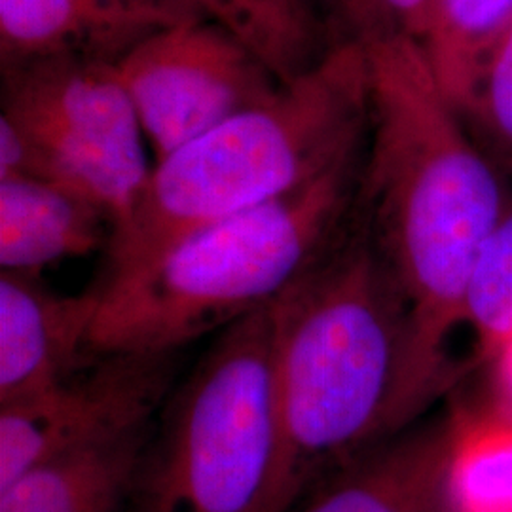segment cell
Here are the masks:
<instances>
[{
    "mask_svg": "<svg viewBox=\"0 0 512 512\" xmlns=\"http://www.w3.org/2000/svg\"><path fill=\"white\" fill-rule=\"evenodd\" d=\"M275 456L258 512H293L330 476L420 421L454 384L355 215L274 302Z\"/></svg>",
    "mask_w": 512,
    "mask_h": 512,
    "instance_id": "6da1fadb",
    "label": "cell"
},
{
    "mask_svg": "<svg viewBox=\"0 0 512 512\" xmlns=\"http://www.w3.org/2000/svg\"><path fill=\"white\" fill-rule=\"evenodd\" d=\"M368 124L357 217L440 348L463 323L482 243L511 203L499 169L446 99L420 40L365 48Z\"/></svg>",
    "mask_w": 512,
    "mask_h": 512,
    "instance_id": "7a4b0ae2",
    "label": "cell"
},
{
    "mask_svg": "<svg viewBox=\"0 0 512 512\" xmlns=\"http://www.w3.org/2000/svg\"><path fill=\"white\" fill-rule=\"evenodd\" d=\"M363 152L365 143L291 192L99 281L93 355L179 353L274 304L348 232Z\"/></svg>",
    "mask_w": 512,
    "mask_h": 512,
    "instance_id": "3957f363",
    "label": "cell"
},
{
    "mask_svg": "<svg viewBox=\"0 0 512 512\" xmlns=\"http://www.w3.org/2000/svg\"><path fill=\"white\" fill-rule=\"evenodd\" d=\"M366 124L365 48H329L270 101L158 160L135 211L110 238L101 281L310 181L365 143Z\"/></svg>",
    "mask_w": 512,
    "mask_h": 512,
    "instance_id": "277c9868",
    "label": "cell"
},
{
    "mask_svg": "<svg viewBox=\"0 0 512 512\" xmlns=\"http://www.w3.org/2000/svg\"><path fill=\"white\" fill-rule=\"evenodd\" d=\"M274 304L222 330L175 384L126 512H258L275 456Z\"/></svg>",
    "mask_w": 512,
    "mask_h": 512,
    "instance_id": "5b68a950",
    "label": "cell"
},
{
    "mask_svg": "<svg viewBox=\"0 0 512 512\" xmlns=\"http://www.w3.org/2000/svg\"><path fill=\"white\" fill-rule=\"evenodd\" d=\"M19 137V173L57 184L122 224L150 171L143 128L116 63L55 57L2 71V114Z\"/></svg>",
    "mask_w": 512,
    "mask_h": 512,
    "instance_id": "8992f818",
    "label": "cell"
},
{
    "mask_svg": "<svg viewBox=\"0 0 512 512\" xmlns=\"http://www.w3.org/2000/svg\"><path fill=\"white\" fill-rule=\"evenodd\" d=\"M116 69L158 160L270 101L283 86L236 33L209 18L148 35Z\"/></svg>",
    "mask_w": 512,
    "mask_h": 512,
    "instance_id": "52a82bcc",
    "label": "cell"
},
{
    "mask_svg": "<svg viewBox=\"0 0 512 512\" xmlns=\"http://www.w3.org/2000/svg\"><path fill=\"white\" fill-rule=\"evenodd\" d=\"M177 353H99L69 378L0 404V488L48 459L152 425Z\"/></svg>",
    "mask_w": 512,
    "mask_h": 512,
    "instance_id": "ba28073f",
    "label": "cell"
},
{
    "mask_svg": "<svg viewBox=\"0 0 512 512\" xmlns=\"http://www.w3.org/2000/svg\"><path fill=\"white\" fill-rule=\"evenodd\" d=\"M99 296L59 294L38 275H0V404L69 378L92 361Z\"/></svg>",
    "mask_w": 512,
    "mask_h": 512,
    "instance_id": "9c48e42d",
    "label": "cell"
},
{
    "mask_svg": "<svg viewBox=\"0 0 512 512\" xmlns=\"http://www.w3.org/2000/svg\"><path fill=\"white\" fill-rule=\"evenodd\" d=\"M179 21L186 19L128 0H0L2 71L55 57L116 63Z\"/></svg>",
    "mask_w": 512,
    "mask_h": 512,
    "instance_id": "30bf717a",
    "label": "cell"
},
{
    "mask_svg": "<svg viewBox=\"0 0 512 512\" xmlns=\"http://www.w3.org/2000/svg\"><path fill=\"white\" fill-rule=\"evenodd\" d=\"M454 418L416 423L330 476L293 512H435L444 503Z\"/></svg>",
    "mask_w": 512,
    "mask_h": 512,
    "instance_id": "8fae6325",
    "label": "cell"
},
{
    "mask_svg": "<svg viewBox=\"0 0 512 512\" xmlns=\"http://www.w3.org/2000/svg\"><path fill=\"white\" fill-rule=\"evenodd\" d=\"M112 222L92 202L33 177L0 179L2 272L37 275L109 247Z\"/></svg>",
    "mask_w": 512,
    "mask_h": 512,
    "instance_id": "7c38bea8",
    "label": "cell"
},
{
    "mask_svg": "<svg viewBox=\"0 0 512 512\" xmlns=\"http://www.w3.org/2000/svg\"><path fill=\"white\" fill-rule=\"evenodd\" d=\"M152 425L29 469L0 488V512H126Z\"/></svg>",
    "mask_w": 512,
    "mask_h": 512,
    "instance_id": "4fadbf2b",
    "label": "cell"
},
{
    "mask_svg": "<svg viewBox=\"0 0 512 512\" xmlns=\"http://www.w3.org/2000/svg\"><path fill=\"white\" fill-rule=\"evenodd\" d=\"M512 18V0H437L420 44L452 107L463 114L484 59Z\"/></svg>",
    "mask_w": 512,
    "mask_h": 512,
    "instance_id": "5bb4252c",
    "label": "cell"
},
{
    "mask_svg": "<svg viewBox=\"0 0 512 512\" xmlns=\"http://www.w3.org/2000/svg\"><path fill=\"white\" fill-rule=\"evenodd\" d=\"M450 512H512V420L454 416L444 480Z\"/></svg>",
    "mask_w": 512,
    "mask_h": 512,
    "instance_id": "9a60e30c",
    "label": "cell"
},
{
    "mask_svg": "<svg viewBox=\"0 0 512 512\" xmlns=\"http://www.w3.org/2000/svg\"><path fill=\"white\" fill-rule=\"evenodd\" d=\"M222 23L287 84L325 54L323 31L298 0H215ZM325 40V38H323Z\"/></svg>",
    "mask_w": 512,
    "mask_h": 512,
    "instance_id": "2e32d148",
    "label": "cell"
},
{
    "mask_svg": "<svg viewBox=\"0 0 512 512\" xmlns=\"http://www.w3.org/2000/svg\"><path fill=\"white\" fill-rule=\"evenodd\" d=\"M463 321L486 355L512 332V203L482 243L463 294Z\"/></svg>",
    "mask_w": 512,
    "mask_h": 512,
    "instance_id": "e0dca14e",
    "label": "cell"
},
{
    "mask_svg": "<svg viewBox=\"0 0 512 512\" xmlns=\"http://www.w3.org/2000/svg\"><path fill=\"white\" fill-rule=\"evenodd\" d=\"M437 0H311L327 48L410 37L421 40Z\"/></svg>",
    "mask_w": 512,
    "mask_h": 512,
    "instance_id": "ac0fdd59",
    "label": "cell"
},
{
    "mask_svg": "<svg viewBox=\"0 0 512 512\" xmlns=\"http://www.w3.org/2000/svg\"><path fill=\"white\" fill-rule=\"evenodd\" d=\"M461 118L499 173L512 171V18L486 55Z\"/></svg>",
    "mask_w": 512,
    "mask_h": 512,
    "instance_id": "d6986e66",
    "label": "cell"
},
{
    "mask_svg": "<svg viewBox=\"0 0 512 512\" xmlns=\"http://www.w3.org/2000/svg\"><path fill=\"white\" fill-rule=\"evenodd\" d=\"M494 359V382L499 414L512 420V332L490 355Z\"/></svg>",
    "mask_w": 512,
    "mask_h": 512,
    "instance_id": "ffe728a7",
    "label": "cell"
},
{
    "mask_svg": "<svg viewBox=\"0 0 512 512\" xmlns=\"http://www.w3.org/2000/svg\"><path fill=\"white\" fill-rule=\"evenodd\" d=\"M128 2L158 8L179 19L209 18L222 23L219 6L215 0H128Z\"/></svg>",
    "mask_w": 512,
    "mask_h": 512,
    "instance_id": "44dd1931",
    "label": "cell"
},
{
    "mask_svg": "<svg viewBox=\"0 0 512 512\" xmlns=\"http://www.w3.org/2000/svg\"><path fill=\"white\" fill-rule=\"evenodd\" d=\"M298 2H300V4H302V6H304V8H308V10H310L311 14H313V8H311V0H298ZM313 16H315V14H313ZM317 19V18H315ZM317 23H319V21H317Z\"/></svg>",
    "mask_w": 512,
    "mask_h": 512,
    "instance_id": "7402d4cb",
    "label": "cell"
},
{
    "mask_svg": "<svg viewBox=\"0 0 512 512\" xmlns=\"http://www.w3.org/2000/svg\"><path fill=\"white\" fill-rule=\"evenodd\" d=\"M435 512H450V509H448V505H446V497H444V503L440 505L439 509Z\"/></svg>",
    "mask_w": 512,
    "mask_h": 512,
    "instance_id": "603a6c76",
    "label": "cell"
}]
</instances>
